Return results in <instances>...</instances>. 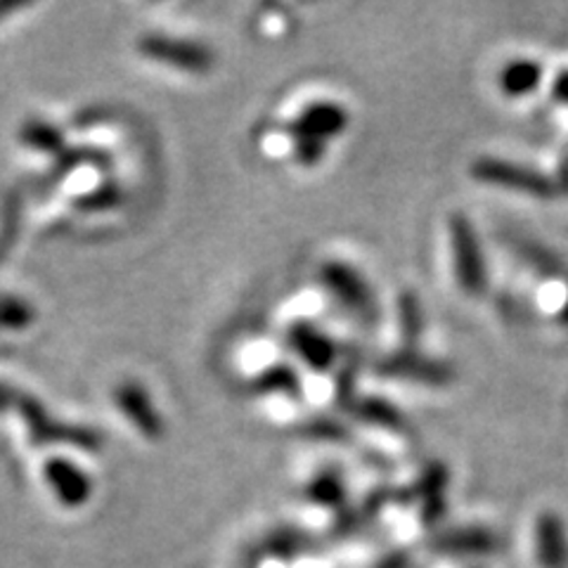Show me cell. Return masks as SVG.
<instances>
[{"label": "cell", "instance_id": "8992f818", "mask_svg": "<svg viewBox=\"0 0 568 568\" xmlns=\"http://www.w3.org/2000/svg\"><path fill=\"white\" fill-rule=\"evenodd\" d=\"M351 114L344 104L332 100H317L311 102L306 110H301L298 116L290 123V135L294 138H308L317 142L334 140L342 135L348 126Z\"/></svg>", "mask_w": 568, "mask_h": 568}, {"label": "cell", "instance_id": "5b68a950", "mask_svg": "<svg viewBox=\"0 0 568 568\" xmlns=\"http://www.w3.org/2000/svg\"><path fill=\"white\" fill-rule=\"evenodd\" d=\"M138 48L142 55H148L154 62H162L166 67L181 69V71H192V74H204V71H211L213 64H216V55H213L206 45L166 39V36H156V33L142 36Z\"/></svg>", "mask_w": 568, "mask_h": 568}, {"label": "cell", "instance_id": "5bb4252c", "mask_svg": "<svg viewBox=\"0 0 568 568\" xmlns=\"http://www.w3.org/2000/svg\"><path fill=\"white\" fill-rule=\"evenodd\" d=\"M292 138V159L298 166H315L325 159V142L308 140V138Z\"/></svg>", "mask_w": 568, "mask_h": 568}, {"label": "cell", "instance_id": "7c38bea8", "mask_svg": "<svg viewBox=\"0 0 568 568\" xmlns=\"http://www.w3.org/2000/svg\"><path fill=\"white\" fill-rule=\"evenodd\" d=\"M254 390L258 394H296L298 390V377L296 372L287 365H275L263 369L261 375L252 382Z\"/></svg>", "mask_w": 568, "mask_h": 568}, {"label": "cell", "instance_id": "9a60e30c", "mask_svg": "<svg viewBox=\"0 0 568 568\" xmlns=\"http://www.w3.org/2000/svg\"><path fill=\"white\" fill-rule=\"evenodd\" d=\"M304 434L315 440H344L348 436L344 426L339 422H332V419L311 422L308 426H304Z\"/></svg>", "mask_w": 568, "mask_h": 568}, {"label": "cell", "instance_id": "2e32d148", "mask_svg": "<svg viewBox=\"0 0 568 568\" xmlns=\"http://www.w3.org/2000/svg\"><path fill=\"white\" fill-rule=\"evenodd\" d=\"M24 138H27V142H31V145H36V148H55V145H60V135L52 129L43 126V123H33L31 129H27Z\"/></svg>", "mask_w": 568, "mask_h": 568}, {"label": "cell", "instance_id": "7a4b0ae2", "mask_svg": "<svg viewBox=\"0 0 568 568\" xmlns=\"http://www.w3.org/2000/svg\"><path fill=\"white\" fill-rule=\"evenodd\" d=\"M469 175L484 185L505 187L532 200H555L559 192L557 183L549 175L500 156H478L469 166Z\"/></svg>", "mask_w": 568, "mask_h": 568}, {"label": "cell", "instance_id": "277c9868", "mask_svg": "<svg viewBox=\"0 0 568 568\" xmlns=\"http://www.w3.org/2000/svg\"><path fill=\"white\" fill-rule=\"evenodd\" d=\"M377 372L388 379L410 382V384L432 386V388L448 386L453 382L450 365L434 361L429 355H422L415 348H403L398 353L386 355L384 361H379Z\"/></svg>", "mask_w": 568, "mask_h": 568}, {"label": "cell", "instance_id": "d6986e66", "mask_svg": "<svg viewBox=\"0 0 568 568\" xmlns=\"http://www.w3.org/2000/svg\"><path fill=\"white\" fill-rule=\"evenodd\" d=\"M6 405V400H3V388H0V407Z\"/></svg>", "mask_w": 568, "mask_h": 568}, {"label": "cell", "instance_id": "3957f363", "mask_svg": "<svg viewBox=\"0 0 568 568\" xmlns=\"http://www.w3.org/2000/svg\"><path fill=\"white\" fill-rule=\"evenodd\" d=\"M317 277L336 304L344 306L355 317L365 320V323H375L377 298L361 271H355L353 265L344 261H327L320 265Z\"/></svg>", "mask_w": 568, "mask_h": 568}, {"label": "cell", "instance_id": "ba28073f", "mask_svg": "<svg viewBox=\"0 0 568 568\" xmlns=\"http://www.w3.org/2000/svg\"><path fill=\"white\" fill-rule=\"evenodd\" d=\"M45 478L50 488L60 497V503L67 507H81L91 497V481H88V476L64 459L48 462Z\"/></svg>", "mask_w": 568, "mask_h": 568}, {"label": "cell", "instance_id": "9c48e42d", "mask_svg": "<svg viewBox=\"0 0 568 568\" xmlns=\"http://www.w3.org/2000/svg\"><path fill=\"white\" fill-rule=\"evenodd\" d=\"M119 405H121V410L131 417V422H135L138 429L148 438L162 436V432H164L162 419H159V413L154 410V405L150 403L145 390L138 388L135 384L121 386L119 388Z\"/></svg>", "mask_w": 568, "mask_h": 568}, {"label": "cell", "instance_id": "ac0fdd59", "mask_svg": "<svg viewBox=\"0 0 568 568\" xmlns=\"http://www.w3.org/2000/svg\"><path fill=\"white\" fill-rule=\"evenodd\" d=\"M557 317H559V323H561V325H568V294H566V301H564L561 311L557 313Z\"/></svg>", "mask_w": 568, "mask_h": 568}, {"label": "cell", "instance_id": "52a82bcc", "mask_svg": "<svg viewBox=\"0 0 568 568\" xmlns=\"http://www.w3.org/2000/svg\"><path fill=\"white\" fill-rule=\"evenodd\" d=\"M287 344L301 363H306L315 372H325L336 361V346L325 332H320L311 323H298L290 329Z\"/></svg>", "mask_w": 568, "mask_h": 568}, {"label": "cell", "instance_id": "30bf717a", "mask_svg": "<svg viewBox=\"0 0 568 568\" xmlns=\"http://www.w3.org/2000/svg\"><path fill=\"white\" fill-rule=\"evenodd\" d=\"M542 64L536 60H511L500 71V91L507 98H526L536 93L542 83Z\"/></svg>", "mask_w": 568, "mask_h": 568}, {"label": "cell", "instance_id": "4fadbf2b", "mask_svg": "<svg viewBox=\"0 0 568 568\" xmlns=\"http://www.w3.org/2000/svg\"><path fill=\"white\" fill-rule=\"evenodd\" d=\"M398 317H400V336L407 344V348H413L415 342H419L422 329H424V317H422V306L419 298L405 294L398 304Z\"/></svg>", "mask_w": 568, "mask_h": 568}, {"label": "cell", "instance_id": "6da1fadb", "mask_svg": "<svg viewBox=\"0 0 568 568\" xmlns=\"http://www.w3.org/2000/svg\"><path fill=\"white\" fill-rule=\"evenodd\" d=\"M448 242L453 256V273L459 290L467 296H481L488 290V271L481 242L465 213L448 219Z\"/></svg>", "mask_w": 568, "mask_h": 568}, {"label": "cell", "instance_id": "e0dca14e", "mask_svg": "<svg viewBox=\"0 0 568 568\" xmlns=\"http://www.w3.org/2000/svg\"><path fill=\"white\" fill-rule=\"evenodd\" d=\"M552 95L557 102L568 106V71H561V74L552 83Z\"/></svg>", "mask_w": 568, "mask_h": 568}, {"label": "cell", "instance_id": "8fae6325", "mask_svg": "<svg viewBox=\"0 0 568 568\" xmlns=\"http://www.w3.org/2000/svg\"><path fill=\"white\" fill-rule=\"evenodd\" d=\"M351 413L365 424L382 426V429H390V432H400L407 426L398 407L379 398H355L351 405Z\"/></svg>", "mask_w": 568, "mask_h": 568}]
</instances>
